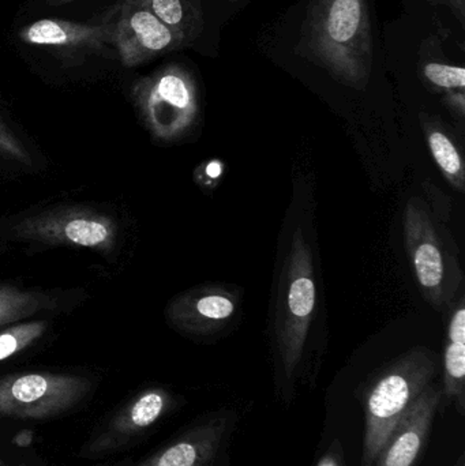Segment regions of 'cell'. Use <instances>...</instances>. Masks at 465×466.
Segmentation results:
<instances>
[{
    "mask_svg": "<svg viewBox=\"0 0 465 466\" xmlns=\"http://www.w3.org/2000/svg\"><path fill=\"white\" fill-rule=\"evenodd\" d=\"M303 54L352 87H363L373 68V33L368 0H311Z\"/></svg>",
    "mask_w": 465,
    "mask_h": 466,
    "instance_id": "obj_1",
    "label": "cell"
},
{
    "mask_svg": "<svg viewBox=\"0 0 465 466\" xmlns=\"http://www.w3.org/2000/svg\"><path fill=\"white\" fill-rule=\"evenodd\" d=\"M437 358L428 348H415L390 364L374 380L366 397L362 466H373L388 438L415 400L437 374Z\"/></svg>",
    "mask_w": 465,
    "mask_h": 466,
    "instance_id": "obj_2",
    "label": "cell"
},
{
    "mask_svg": "<svg viewBox=\"0 0 465 466\" xmlns=\"http://www.w3.org/2000/svg\"><path fill=\"white\" fill-rule=\"evenodd\" d=\"M316 301L313 255L302 228H298L284 262L273 320L281 369L288 380L302 359Z\"/></svg>",
    "mask_w": 465,
    "mask_h": 466,
    "instance_id": "obj_3",
    "label": "cell"
},
{
    "mask_svg": "<svg viewBox=\"0 0 465 466\" xmlns=\"http://www.w3.org/2000/svg\"><path fill=\"white\" fill-rule=\"evenodd\" d=\"M131 96L145 127L158 141L182 139L198 120L196 81L190 71L177 63L136 79Z\"/></svg>",
    "mask_w": 465,
    "mask_h": 466,
    "instance_id": "obj_4",
    "label": "cell"
},
{
    "mask_svg": "<svg viewBox=\"0 0 465 466\" xmlns=\"http://www.w3.org/2000/svg\"><path fill=\"white\" fill-rule=\"evenodd\" d=\"M404 238L423 296L439 311L447 309L461 282L460 268L418 198L409 199L404 209Z\"/></svg>",
    "mask_w": 465,
    "mask_h": 466,
    "instance_id": "obj_5",
    "label": "cell"
},
{
    "mask_svg": "<svg viewBox=\"0 0 465 466\" xmlns=\"http://www.w3.org/2000/svg\"><path fill=\"white\" fill-rule=\"evenodd\" d=\"M92 390L87 378L22 372L0 378V419L49 420L78 407Z\"/></svg>",
    "mask_w": 465,
    "mask_h": 466,
    "instance_id": "obj_6",
    "label": "cell"
},
{
    "mask_svg": "<svg viewBox=\"0 0 465 466\" xmlns=\"http://www.w3.org/2000/svg\"><path fill=\"white\" fill-rule=\"evenodd\" d=\"M116 5L97 22H73L44 18L32 22L18 32L27 46L45 51L66 67L85 65L93 57L117 56L115 44Z\"/></svg>",
    "mask_w": 465,
    "mask_h": 466,
    "instance_id": "obj_7",
    "label": "cell"
},
{
    "mask_svg": "<svg viewBox=\"0 0 465 466\" xmlns=\"http://www.w3.org/2000/svg\"><path fill=\"white\" fill-rule=\"evenodd\" d=\"M14 236L49 246L82 247L103 254L116 248V221L106 213L82 207L44 210L16 224Z\"/></svg>",
    "mask_w": 465,
    "mask_h": 466,
    "instance_id": "obj_8",
    "label": "cell"
},
{
    "mask_svg": "<svg viewBox=\"0 0 465 466\" xmlns=\"http://www.w3.org/2000/svg\"><path fill=\"white\" fill-rule=\"evenodd\" d=\"M115 44L125 67H136L174 51L185 41L139 0H117Z\"/></svg>",
    "mask_w": 465,
    "mask_h": 466,
    "instance_id": "obj_9",
    "label": "cell"
},
{
    "mask_svg": "<svg viewBox=\"0 0 465 466\" xmlns=\"http://www.w3.org/2000/svg\"><path fill=\"white\" fill-rule=\"evenodd\" d=\"M171 405L172 397L166 389L152 388L141 391L85 443L81 457L103 459L122 451L160 421Z\"/></svg>",
    "mask_w": 465,
    "mask_h": 466,
    "instance_id": "obj_10",
    "label": "cell"
},
{
    "mask_svg": "<svg viewBox=\"0 0 465 466\" xmlns=\"http://www.w3.org/2000/svg\"><path fill=\"white\" fill-rule=\"evenodd\" d=\"M238 309L237 292L217 285H207L175 298L167 309V318L183 333L210 336L231 323Z\"/></svg>",
    "mask_w": 465,
    "mask_h": 466,
    "instance_id": "obj_11",
    "label": "cell"
},
{
    "mask_svg": "<svg viewBox=\"0 0 465 466\" xmlns=\"http://www.w3.org/2000/svg\"><path fill=\"white\" fill-rule=\"evenodd\" d=\"M441 401L442 391L439 388H426L388 438L374 466H415Z\"/></svg>",
    "mask_w": 465,
    "mask_h": 466,
    "instance_id": "obj_12",
    "label": "cell"
},
{
    "mask_svg": "<svg viewBox=\"0 0 465 466\" xmlns=\"http://www.w3.org/2000/svg\"><path fill=\"white\" fill-rule=\"evenodd\" d=\"M226 427V419H213L136 466H209L220 448Z\"/></svg>",
    "mask_w": 465,
    "mask_h": 466,
    "instance_id": "obj_13",
    "label": "cell"
},
{
    "mask_svg": "<svg viewBox=\"0 0 465 466\" xmlns=\"http://www.w3.org/2000/svg\"><path fill=\"white\" fill-rule=\"evenodd\" d=\"M455 402L460 415L465 408V304L464 299L450 317L444 350V391L442 397Z\"/></svg>",
    "mask_w": 465,
    "mask_h": 466,
    "instance_id": "obj_14",
    "label": "cell"
},
{
    "mask_svg": "<svg viewBox=\"0 0 465 466\" xmlns=\"http://www.w3.org/2000/svg\"><path fill=\"white\" fill-rule=\"evenodd\" d=\"M425 131L429 149H430L431 156L439 166L440 171L453 188L463 193L465 172L460 150L448 136L447 131L442 130L436 123H426Z\"/></svg>",
    "mask_w": 465,
    "mask_h": 466,
    "instance_id": "obj_15",
    "label": "cell"
},
{
    "mask_svg": "<svg viewBox=\"0 0 465 466\" xmlns=\"http://www.w3.org/2000/svg\"><path fill=\"white\" fill-rule=\"evenodd\" d=\"M56 303L51 296L0 285V328L54 309Z\"/></svg>",
    "mask_w": 465,
    "mask_h": 466,
    "instance_id": "obj_16",
    "label": "cell"
},
{
    "mask_svg": "<svg viewBox=\"0 0 465 466\" xmlns=\"http://www.w3.org/2000/svg\"><path fill=\"white\" fill-rule=\"evenodd\" d=\"M150 11L187 43L194 29V18L186 0H139Z\"/></svg>",
    "mask_w": 465,
    "mask_h": 466,
    "instance_id": "obj_17",
    "label": "cell"
},
{
    "mask_svg": "<svg viewBox=\"0 0 465 466\" xmlns=\"http://www.w3.org/2000/svg\"><path fill=\"white\" fill-rule=\"evenodd\" d=\"M45 330L46 323L43 320L19 323L3 330L0 333V361L24 352L30 345L40 339Z\"/></svg>",
    "mask_w": 465,
    "mask_h": 466,
    "instance_id": "obj_18",
    "label": "cell"
},
{
    "mask_svg": "<svg viewBox=\"0 0 465 466\" xmlns=\"http://www.w3.org/2000/svg\"><path fill=\"white\" fill-rule=\"evenodd\" d=\"M423 76L437 89L447 90V92L464 90L465 87V70L461 66L429 62L423 66Z\"/></svg>",
    "mask_w": 465,
    "mask_h": 466,
    "instance_id": "obj_19",
    "label": "cell"
},
{
    "mask_svg": "<svg viewBox=\"0 0 465 466\" xmlns=\"http://www.w3.org/2000/svg\"><path fill=\"white\" fill-rule=\"evenodd\" d=\"M0 157L24 164V166L33 164L29 150L2 117H0Z\"/></svg>",
    "mask_w": 465,
    "mask_h": 466,
    "instance_id": "obj_20",
    "label": "cell"
},
{
    "mask_svg": "<svg viewBox=\"0 0 465 466\" xmlns=\"http://www.w3.org/2000/svg\"><path fill=\"white\" fill-rule=\"evenodd\" d=\"M445 103L459 116L463 117L465 114V97L464 90H455V92H448L445 97Z\"/></svg>",
    "mask_w": 465,
    "mask_h": 466,
    "instance_id": "obj_21",
    "label": "cell"
},
{
    "mask_svg": "<svg viewBox=\"0 0 465 466\" xmlns=\"http://www.w3.org/2000/svg\"><path fill=\"white\" fill-rule=\"evenodd\" d=\"M442 2L452 8L453 13H455V15H458V18L460 19V22H464L465 0H442Z\"/></svg>",
    "mask_w": 465,
    "mask_h": 466,
    "instance_id": "obj_22",
    "label": "cell"
},
{
    "mask_svg": "<svg viewBox=\"0 0 465 466\" xmlns=\"http://www.w3.org/2000/svg\"><path fill=\"white\" fill-rule=\"evenodd\" d=\"M318 466H340V462H339L338 456L333 451H330L329 454L321 459V461L318 462Z\"/></svg>",
    "mask_w": 465,
    "mask_h": 466,
    "instance_id": "obj_23",
    "label": "cell"
},
{
    "mask_svg": "<svg viewBox=\"0 0 465 466\" xmlns=\"http://www.w3.org/2000/svg\"><path fill=\"white\" fill-rule=\"evenodd\" d=\"M33 441V432L30 431H24L21 432V434H18V437L15 438V442L18 443L21 448H24V446L30 445Z\"/></svg>",
    "mask_w": 465,
    "mask_h": 466,
    "instance_id": "obj_24",
    "label": "cell"
},
{
    "mask_svg": "<svg viewBox=\"0 0 465 466\" xmlns=\"http://www.w3.org/2000/svg\"><path fill=\"white\" fill-rule=\"evenodd\" d=\"M74 2V0H46V5H67V3Z\"/></svg>",
    "mask_w": 465,
    "mask_h": 466,
    "instance_id": "obj_25",
    "label": "cell"
},
{
    "mask_svg": "<svg viewBox=\"0 0 465 466\" xmlns=\"http://www.w3.org/2000/svg\"><path fill=\"white\" fill-rule=\"evenodd\" d=\"M456 466H465L464 456H461L460 459H459L458 464H456Z\"/></svg>",
    "mask_w": 465,
    "mask_h": 466,
    "instance_id": "obj_26",
    "label": "cell"
},
{
    "mask_svg": "<svg viewBox=\"0 0 465 466\" xmlns=\"http://www.w3.org/2000/svg\"><path fill=\"white\" fill-rule=\"evenodd\" d=\"M0 466H5V461H3L2 456H0Z\"/></svg>",
    "mask_w": 465,
    "mask_h": 466,
    "instance_id": "obj_27",
    "label": "cell"
},
{
    "mask_svg": "<svg viewBox=\"0 0 465 466\" xmlns=\"http://www.w3.org/2000/svg\"><path fill=\"white\" fill-rule=\"evenodd\" d=\"M232 3L240 2V0H231Z\"/></svg>",
    "mask_w": 465,
    "mask_h": 466,
    "instance_id": "obj_28",
    "label": "cell"
},
{
    "mask_svg": "<svg viewBox=\"0 0 465 466\" xmlns=\"http://www.w3.org/2000/svg\"><path fill=\"white\" fill-rule=\"evenodd\" d=\"M15 466H26V465H24V464H19V465H15Z\"/></svg>",
    "mask_w": 465,
    "mask_h": 466,
    "instance_id": "obj_29",
    "label": "cell"
}]
</instances>
